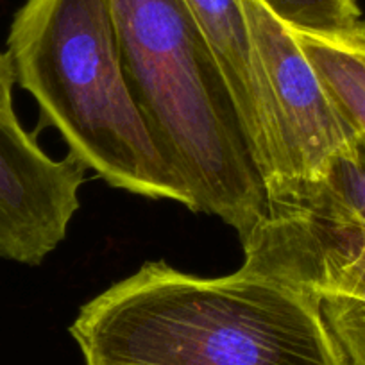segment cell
<instances>
[{
  "label": "cell",
  "mask_w": 365,
  "mask_h": 365,
  "mask_svg": "<svg viewBox=\"0 0 365 365\" xmlns=\"http://www.w3.org/2000/svg\"><path fill=\"white\" fill-rule=\"evenodd\" d=\"M224 73L251 143L265 194L283 175L278 124L267 77L252 51L240 0H185Z\"/></svg>",
  "instance_id": "8992f818"
},
{
  "label": "cell",
  "mask_w": 365,
  "mask_h": 365,
  "mask_svg": "<svg viewBox=\"0 0 365 365\" xmlns=\"http://www.w3.org/2000/svg\"><path fill=\"white\" fill-rule=\"evenodd\" d=\"M135 103L195 213L242 237L265 185L224 73L185 0H110Z\"/></svg>",
  "instance_id": "7a4b0ae2"
},
{
  "label": "cell",
  "mask_w": 365,
  "mask_h": 365,
  "mask_svg": "<svg viewBox=\"0 0 365 365\" xmlns=\"http://www.w3.org/2000/svg\"><path fill=\"white\" fill-rule=\"evenodd\" d=\"M252 51L272 96L283 175L276 195L294 185L317 181L333 158L360 133L344 118L297 45L292 31L259 0H240Z\"/></svg>",
  "instance_id": "277c9868"
},
{
  "label": "cell",
  "mask_w": 365,
  "mask_h": 365,
  "mask_svg": "<svg viewBox=\"0 0 365 365\" xmlns=\"http://www.w3.org/2000/svg\"><path fill=\"white\" fill-rule=\"evenodd\" d=\"M292 33L340 113L365 135V20L335 36Z\"/></svg>",
  "instance_id": "52a82bcc"
},
{
  "label": "cell",
  "mask_w": 365,
  "mask_h": 365,
  "mask_svg": "<svg viewBox=\"0 0 365 365\" xmlns=\"http://www.w3.org/2000/svg\"><path fill=\"white\" fill-rule=\"evenodd\" d=\"M290 31L335 36L361 20L358 0H259Z\"/></svg>",
  "instance_id": "ba28073f"
},
{
  "label": "cell",
  "mask_w": 365,
  "mask_h": 365,
  "mask_svg": "<svg viewBox=\"0 0 365 365\" xmlns=\"http://www.w3.org/2000/svg\"><path fill=\"white\" fill-rule=\"evenodd\" d=\"M13 86H15V73L11 61L6 52H0V113L8 118H16L13 106Z\"/></svg>",
  "instance_id": "8fae6325"
},
{
  "label": "cell",
  "mask_w": 365,
  "mask_h": 365,
  "mask_svg": "<svg viewBox=\"0 0 365 365\" xmlns=\"http://www.w3.org/2000/svg\"><path fill=\"white\" fill-rule=\"evenodd\" d=\"M70 335L84 365H351L315 297L242 267L201 278L147 262Z\"/></svg>",
  "instance_id": "6da1fadb"
},
{
  "label": "cell",
  "mask_w": 365,
  "mask_h": 365,
  "mask_svg": "<svg viewBox=\"0 0 365 365\" xmlns=\"http://www.w3.org/2000/svg\"><path fill=\"white\" fill-rule=\"evenodd\" d=\"M86 167L48 156L19 118L0 113V259L38 267L66 238Z\"/></svg>",
  "instance_id": "5b68a950"
},
{
  "label": "cell",
  "mask_w": 365,
  "mask_h": 365,
  "mask_svg": "<svg viewBox=\"0 0 365 365\" xmlns=\"http://www.w3.org/2000/svg\"><path fill=\"white\" fill-rule=\"evenodd\" d=\"M8 54L15 83L110 187L195 212L135 103L110 0H26L13 16Z\"/></svg>",
  "instance_id": "3957f363"
},
{
  "label": "cell",
  "mask_w": 365,
  "mask_h": 365,
  "mask_svg": "<svg viewBox=\"0 0 365 365\" xmlns=\"http://www.w3.org/2000/svg\"><path fill=\"white\" fill-rule=\"evenodd\" d=\"M315 182L336 205L365 224V135L360 133L349 147L336 154Z\"/></svg>",
  "instance_id": "9c48e42d"
},
{
  "label": "cell",
  "mask_w": 365,
  "mask_h": 365,
  "mask_svg": "<svg viewBox=\"0 0 365 365\" xmlns=\"http://www.w3.org/2000/svg\"><path fill=\"white\" fill-rule=\"evenodd\" d=\"M321 310L351 365H365V303L342 297L321 301Z\"/></svg>",
  "instance_id": "30bf717a"
}]
</instances>
